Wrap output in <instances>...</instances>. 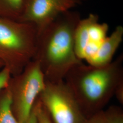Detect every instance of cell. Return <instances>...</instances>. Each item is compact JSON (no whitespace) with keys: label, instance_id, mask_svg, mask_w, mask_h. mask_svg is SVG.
Listing matches in <instances>:
<instances>
[{"label":"cell","instance_id":"52a82bcc","mask_svg":"<svg viewBox=\"0 0 123 123\" xmlns=\"http://www.w3.org/2000/svg\"><path fill=\"white\" fill-rule=\"evenodd\" d=\"M78 3L76 0H28L18 21L34 25L38 34L60 15Z\"/></svg>","mask_w":123,"mask_h":123},{"label":"cell","instance_id":"3957f363","mask_svg":"<svg viewBox=\"0 0 123 123\" xmlns=\"http://www.w3.org/2000/svg\"><path fill=\"white\" fill-rule=\"evenodd\" d=\"M37 37L34 25L0 17V61L12 76L21 73L32 60Z\"/></svg>","mask_w":123,"mask_h":123},{"label":"cell","instance_id":"9c48e42d","mask_svg":"<svg viewBox=\"0 0 123 123\" xmlns=\"http://www.w3.org/2000/svg\"><path fill=\"white\" fill-rule=\"evenodd\" d=\"M28 0H0V17L18 21Z\"/></svg>","mask_w":123,"mask_h":123},{"label":"cell","instance_id":"5b68a950","mask_svg":"<svg viewBox=\"0 0 123 123\" xmlns=\"http://www.w3.org/2000/svg\"><path fill=\"white\" fill-rule=\"evenodd\" d=\"M38 98L53 123H84L87 119L64 80L56 83L46 81Z\"/></svg>","mask_w":123,"mask_h":123},{"label":"cell","instance_id":"e0dca14e","mask_svg":"<svg viewBox=\"0 0 123 123\" xmlns=\"http://www.w3.org/2000/svg\"><path fill=\"white\" fill-rule=\"evenodd\" d=\"M77 1H78L79 2H80V1H85V0H76Z\"/></svg>","mask_w":123,"mask_h":123},{"label":"cell","instance_id":"7c38bea8","mask_svg":"<svg viewBox=\"0 0 123 123\" xmlns=\"http://www.w3.org/2000/svg\"><path fill=\"white\" fill-rule=\"evenodd\" d=\"M35 112L37 123H53L49 113L38 98L33 108Z\"/></svg>","mask_w":123,"mask_h":123},{"label":"cell","instance_id":"9a60e30c","mask_svg":"<svg viewBox=\"0 0 123 123\" xmlns=\"http://www.w3.org/2000/svg\"><path fill=\"white\" fill-rule=\"evenodd\" d=\"M27 123H37L35 113L33 109L32 110L30 118Z\"/></svg>","mask_w":123,"mask_h":123},{"label":"cell","instance_id":"8fae6325","mask_svg":"<svg viewBox=\"0 0 123 123\" xmlns=\"http://www.w3.org/2000/svg\"><path fill=\"white\" fill-rule=\"evenodd\" d=\"M104 111L108 123H123V110L121 107L111 106Z\"/></svg>","mask_w":123,"mask_h":123},{"label":"cell","instance_id":"ba28073f","mask_svg":"<svg viewBox=\"0 0 123 123\" xmlns=\"http://www.w3.org/2000/svg\"><path fill=\"white\" fill-rule=\"evenodd\" d=\"M123 38V26H118L110 36H107L95 53L86 60L88 64L101 66L110 63Z\"/></svg>","mask_w":123,"mask_h":123},{"label":"cell","instance_id":"5bb4252c","mask_svg":"<svg viewBox=\"0 0 123 123\" xmlns=\"http://www.w3.org/2000/svg\"><path fill=\"white\" fill-rule=\"evenodd\" d=\"M84 123H108L104 110L101 111L86 119Z\"/></svg>","mask_w":123,"mask_h":123},{"label":"cell","instance_id":"4fadbf2b","mask_svg":"<svg viewBox=\"0 0 123 123\" xmlns=\"http://www.w3.org/2000/svg\"><path fill=\"white\" fill-rule=\"evenodd\" d=\"M12 77V75L6 68H3L0 70V92L7 88Z\"/></svg>","mask_w":123,"mask_h":123},{"label":"cell","instance_id":"30bf717a","mask_svg":"<svg viewBox=\"0 0 123 123\" xmlns=\"http://www.w3.org/2000/svg\"><path fill=\"white\" fill-rule=\"evenodd\" d=\"M0 123H20L12 110L11 94L8 87L0 92Z\"/></svg>","mask_w":123,"mask_h":123},{"label":"cell","instance_id":"7a4b0ae2","mask_svg":"<svg viewBox=\"0 0 123 123\" xmlns=\"http://www.w3.org/2000/svg\"><path fill=\"white\" fill-rule=\"evenodd\" d=\"M88 119L102 111L123 84V56L101 66L83 63L71 69L64 80Z\"/></svg>","mask_w":123,"mask_h":123},{"label":"cell","instance_id":"6da1fadb","mask_svg":"<svg viewBox=\"0 0 123 123\" xmlns=\"http://www.w3.org/2000/svg\"><path fill=\"white\" fill-rule=\"evenodd\" d=\"M80 19L79 13L71 10L60 15L37 34L32 60L39 63L45 80L63 81L71 69L83 63L75 50V31Z\"/></svg>","mask_w":123,"mask_h":123},{"label":"cell","instance_id":"2e32d148","mask_svg":"<svg viewBox=\"0 0 123 123\" xmlns=\"http://www.w3.org/2000/svg\"><path fill=\"white\" fill-rule=\"evenodd\" d=\"M3 64L2 63V62L0 61V69H1V68H3Z\"/></svg>","mask_w":123,"mask_h":123},{"label":"cell","instance_id":"277c9868","mask_svg":"<svg viewBox=\"0 0 123 123\" xmlns=\"http://www.w3.org/2000/svg\"><path fill=\"white\" fill-rule=\"evenodd\" d=\"M44 74L37 62L32 60L19 74L12 76L8 88L11 108L20 123H27L36 101L45 88Z\"/></svg>","mask_w":123,"mask_h":123},{"label":"cell","instance_id":"8992f818","mask_svg":"<svg viewBox=\"0 0 123 123\" xmlns=\"http://www.w3.org/2000/svg\"><path fill=\"white\" fill-rule=\"evenodd\" d=\"M108 25L99 23L96 14H90L87 18L81 19L74 34L75 50L81 60H87L92 56L107 37Z\"/></svg>","mask_w":123,"mask_h":123}]
</instances>
